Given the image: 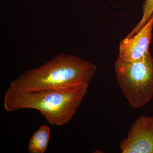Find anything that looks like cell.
I'll list each match as a JSON object with an SVG mask.
<instances>
[{"mask_svg": "<svg viewBox=\"0 0 153 153\" xmlns=\"http://www.w3.org/2000/svg\"><path fill=\"white\" fill-rule=\"evenodd\" d=\"M88 84L60 88L25 90L10 87L4 99L9 112L31 108L39 111L52 125L63 126L70 121L87 93Z\"/></svg>", "mask_w": 153, "mask_h": 153, "instance_id": "1", "label": "cell"}, {"mask_svg": "<svg viewBox=\"0 0 153 153\" xmlns=\"http://www.w3.org/2000/svg\"><path fill=\"white\" fill-rule=\"evenodd\" d=\"M96 71L93 63L74 55L60 54L38 68L25 71L10 87L36 90L88 85Z\"/></svg>", "mask_w": 153, "mask_h": 153, "instance_id": "2", "label": "cell"}, {"mask_svg": "<svg viewBox=\"0 0 153 153\" xmlns=\"http://www.w3.org/2000/svg\"><path fill=\"white\" fill-rule=\"evenodd\" d=\"M114 65L118 84L130 105L138 108L150 101L153 97V58L149 51L132 62L118 57Z\"/></svg>", "mask_w": 153, "mask_h": 153, "instance_id": "3", "label": "cell"}, {"mask_svg": "<svg viewBox=\"0 0 153 153\" xmlns=\"http://www.w3.org/2000/svg\"><path fill=\"white\" fill-rule=\"evenodd\" d=\"M122 153H153V117L142 116L121 142Z\"/></svg>", "mask_w": 153, "mask_h": 153, "instance_id": "4", "label": "cell"}, {"mask_svg": "<svg viewBox=\"0 0 153 153\" xmlns=\"http://www.w3.org/2000/svg\"><path fill=\"white\" fill-rule=\"evenodd\" d=\"M153 27V14L138 31L120 43L119 57L126 62L138 60L149 52Z\"/></svg>", "mask_w": 153, "mask_h": 153, "instance_id": "5", "label": "cell"}, {"mask_svg": "<svg viewBox=\"0 0 153 153\" xmlns=\"http://www.w3.org/2000/svg\"><path fill=\"white\" fill-rule=\"evenodd\" d=\"M50 137V129L47 125L41 126L33 134L29 141V153H44L47 149Z\"/></svg>", "mask_w": 153, "mask_h": 153, "instance_id": "6", "label": "cell"}, {"mask_svg": "<svg viewBox=\"0 0 153 153\" xmlns=\"http://www.w3.org/2000/svg\"><path fill=\"white\" fill-rule=\"evenodd\" d=\"M153 14V0H146L143 5V16L140 23L133 30L136 33L143 27Z\"/></svg>", "mask_w": 153, "mask_h": 153, "instance_id": "7", "label": "cell"}]
</instances>
